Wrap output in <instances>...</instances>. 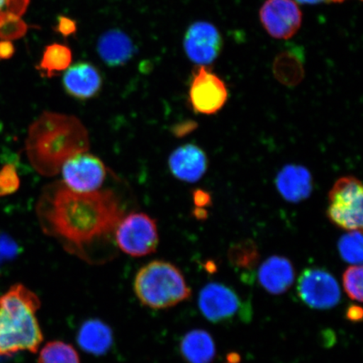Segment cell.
<instances>
[{
	"instance_id": "obj_20",
	"label": "cell",
	"mask_w": 363,
	"mask_h": 363,
	"mask_svg": "<svg viewBox=\"0 0 363 363\" xmlns=\"http://www.w3.org/2000/svg\"><path fill=\"white\" fill-rule=\"evenodd\" d=\"M78 342L84 351L94 355H102L112 345L111 330L101 320H89L81 326Z\"/></svg>"
},
{
	"instance_id": "obj_4",
	"label": "cell",
	"mask_w": 363,
	"mask_h": 363,
	"mask_svg": "<svg viewBox=\"0 0 363 363\" xmlns=\"http://www.w3.org/2000/svg\"><path fill=\"white\" fill-rule=\"evenodd\" d=\"M134 291L140 302L152 310L178 306L192 294L178 267L161 260L152 261L138 272Z\"/></svg>"
},
{
	"instance_id": "obj_15",
	"label": "cell",
	"mask_w": 363,
	"mask_h": 363,
	"mask_svg": "<svg viewBox=\"0 0 363 363\" xmlns=\"http://www.w3.org/2000/svg\"><path fill=\"white\" fill-rule=\"evenodd\" d=\"M68 94L79 99H88L101 90L102 79L99 71L89 63L80 62L68 68L62 79Z\"/></svg>"
},
{
	"instance_id": "obj_25",
	"label": "cell",
	"mask_w": 363,
	"mask_h": 363,
	"mask_svg": "<svg viewBox=\"0 0 363 363\" xmlns=\"http://www.w3.org/2000/svg\"><path fill=\"white\" fill-rule=\"evenodd\" d=\"M340 255L345 262L353 265H362V230H353L343 235L338 242Z\"/></svg>"
},
{
	"instance_id": "obj_1",
	"label": "cell",
	"mask_w": 363,
	"mask_h": 363,
	"mask_svg": "<svg viewBox=\"0 0 363 363\" xmlns=\"http://www.w3.org/2000/svg\"><path fill=\"white\" fill-rule=\"evenodd\" d=\"M124 213L112 190L79 193L63 182L48 185L36 206L44 233L82 258L87 257L86 249L115 235Z\"/></svg>"
},
{
	"instance_id": "obj_21",
	"label": "cell",
	"mask_w": 363,
	"mask_h": 363,
	"mask_svg": "<svg viewBox=\"0 0 363 363\" xmlns=\"http://www.w3.org/2000/svg\"><path fill=\"white\" fill-rule=\"evenodd\" d=\"M297 51L289 50L277 57L274 63L276 78L283 84L295 85L301 81L303 75L302 55Z\"/></svg>"
},
{
	"instance_id": "obj_6",
	"label": "cell",
	"mask_w": 363,
	"mask_h": 363,
	"mask_svg": "<svg viewBox=\"0 0 363 363\" xmlns=\"http://www.w3.org/2000/svg\"><path fill=\"white\" fill-rule=\"evenodd\" d=\"M117 246L129 256L142 257L156 251L159 242L155 220L145 213L124 216L115 233Z\"/></svg>"
},
{
	"instance_id": "obj_32",
	"label": "cell",
	"mask_w": 363,
	"mask_h": 363,
	"mask_svg": "<svg viewBox=\"0 0 363 363\" xmlns=\"http://www.w3.org/2000/svg\"><path fill=\"white\" fill-rule=\"evenodd\" d=\"M297 1L301 4H315L324 1V0H297Z\"/></svg>"
},
{
	"instance_id": "obj_13",
	"label": "cell",
	"mask_w": 363,
	"mask_h": 363,
	"mask_svg": "<svg viewBox=\"0 0 363 363\" xmlns=\"http://www.w3.org/2000/svg\"><path fill=\"white\" fill-rule=\"evenodd\" d=\"M169 165L172 174L177 179L195 183L206 174L208 160L203 150L195 145L186 144L171 154Z\"/></svg>"
},
{
	"instance_id": "obj_18",
	"label": "cell",
	"mask_w": 363,
	"mask_h": 363,
	"mask_svg": "<svg viewBox=\"0 0 363 363\" xmlns=\"http://www.w3.org/2000/svg\"><path fill=\"white\" fill-rule=\"evenodd\" d=\"M30 0H0V38L11 40L21 38L27 26L21 20Z\"/></svg>"
},
{
	"instance_id": "obj_11",
	"label": "cell",
	"mask_w": 363,
	"mask_h": 363,
	"mask_svg": "<svg viewBox=\"0 0 363 363\" xmlns=\"http://www.w3.org/2000/svg\"><path fill=\"white\" fill-rule=\"evenodd\" d=\"M260 19L272 38L289 39L301 28L302 13L293 0H267L261 9Z\"/></svg>"
},
{
	"instance_id": "obj_26",
	"label": "cell",
	"mask_w": 363,
	"mask_h": 363,
	"mask_svg": "<svg viewBox=\"0 0 363 363\" xmlns=\"http://www.w3.org/2000/svg\"><path fill=\"white\" fill-rule=\"evenodd\" d=\"M362 267L352 265L344 272L343 288L348 297L354 301H362Z\"/></svg>"
},
{
	"instance_id": "obj_8",
	"label": "cell",
	"mask_w": 363,
	"mask_h": 363,
	"mask_svg": "<svg viewBox=\"0 0 363 363\" xmlns=\"http://www.w3.org/2000/svg\"><path fill=\"white\" fill-rule=\"evenodd\" d=\"M297 293L303 303L315 310H329L338 305L340 289L328 271L307 269L299 277Z\"/></svg>"
},
{
	"instance_id": "obj_28",
	"label": "cell",
	"mask_w": 363,
	"mask_h": 363,
	"mask_svg": "<svg viewBox=\"0 0 363 363\" xmlns=\"http://www.w3.org/2000/svg\"><path fill=\"white\" fill-rule=\"evenodd\" d=\"M57 30L62 35L68 36L74 34L76 31V24L74 21L67 17H59Z\"/></svg>"
},
{
	"instance_id": "obj_19",
	"label": "cell",
	"mask_w": 363,
	"mask_h": 363,
	"mask_svg": "<svg viewBox=\"0 0 363 363\" xmlns=\"http://www.w3.org/2000/svg\"><path fill=\"white\" fill-rule=\"evenodd\" d=\"M181 352L188 363H211L216 357V344L207 331L193 330L182 340Z\"/></svg>"
},
{
	"instance_id": "obj_29",
	"label": "cell",
	"mask_w": 363,
	"mask_h": 363,
	"mask_svg": "<svg viewBox=\"0 0 363 363\" xmlns=\"http://www.w3.org/2000/svg\"><path fill=\"white\" fill-rule=\"evenodd\" d=\"M346 317L349 321L354 322V323L361 322L362 319V308L357 305L349 306L346 311Z\"/></svg>"
},
{
	"instance_id": "obj_2",
	"label": "cell",
	"mask_w": 363,
	"mask_h": 363,
	"mask_svg": "<svg viewBox=\"0 0 363 363\" xmlns=\"http://www.w3.org/2000/svg\"><path fill=\"white\" fill-rule=\"evenodd\" d=\"M89 148L88 130L78 118L49 111L31 124L26 142L31 166L45 177L57 175L68 159Z\"/></svg>"
},
{
	"instance_id": "obj_27",
	"label": "cell",
	"mask_w": 363,
	"mask_h": 363,
	"mask_svg": "<svg viewBox=\"0 0 363 363\" xmlns=\"http://www.w3.org/2000/svg\"><path fill=\"white\" fill-rule=\"evenodd\" d=\"M21 180L15 166L7 164L0 171V197L6 196L17 191Z\"/></svg>"
},
{
	"instance_id": "obj_7",
	"label": "cell",
	"mask_w": 363,
	"mask_h": 363,
	"mask_svg": "<svg viewBox=\"0 0 363 363\" xmlns=\"http://www.w3.org/2000/svg\"><path fill=\"white\" fill-rule=\"evenodd\" d=\"M199 306L203 315L216 324L225 323L249 312V308L245 306L242 298L233 289L218 283L204 286L199 293Z\"/></svg>"
},
{
	"instance_id": "obj_22",
	"label": "cell",
	"mask_w": 363,
	"mask_h": 363,
	"mask_svg": "<svg viewBox=\"0 0 363 363\" xmlns=\"http://www.w3.org/2000/svg\"><path fill=\"white\" fill-rule=\"evenodd\" d=\"M72 61L70 49L65 45L52 44L45 48L38 69L43 76L51 78L67 69Z\"/></svg>"
},
{
	"instance_id": "obj_12",
	"label": "cell",
	"mask_w": 363,
	"mask_h": 363,
	"mask_svg": "<svg viewBox=\"0 0 363 363\" xmlns=\"http://www.w3.org/2000/svg\"><path fill=\"white\" fill-rule=\"evenodd\" d=\"M222 48L219 31L210 23L196 22L189 27L184 38V49L190 60L208 65L216 59Z\"/></svg>"
},
{
	"instance_id": "obj_3",
	"label": "cell",
	"mask_w": 363,
	"mask_h": 363,
	"mask_svg": "<svg viewBox=\"0 0 363 363\" xmlns=\"http://www.w3.org/2000/svg\"><path fill=\"white\" fill-rule=\"evenodd\" d=\"M40 307L38 295L21 284L0 296V357L38 351L44 339L36 318Z\"/></svg>"
},
{
	"instance_id": "obj_23",
	"label": "cell",
	"mask_w": 363,
	"mask_h": 363,
	"mask_svg": "<svg viewBox=\"0 0 363 363\" xmlns=\"http://www.w3.org/2000/svg\"><path fill=\"white\" fill-rule=\"evenodd\" d=\"M38 363H80V358L72 345L53 340L43 347Z\"/></svg>"
},
{
	"instance_id": "obj_33",
	"label": "cell",
	"mask_w": 363,
	"mask_h": 363,
	"mask_svg": "<svg viewBox=\"0 0 363 363\" xmlns=\"http://www.w3.org/2000/svg\"><path fill=\"white\" fill-rule=\"evenodd\" d=\"M329 1L339 3L344 1V0H329Z\"/></svg>"
},
{
	"instance_id": "obj_16",
	"label": "cell",
	"mask_w": 363,
	"mask_h": 363,
	"mask_svg": "<svg viewBox=\"0 0 363 363\" xmlns=\"http://www.w3.org/2000/svg\"><path fill=\"white\" fill-rule=\"evenodd\" d=\"M276 185L286 201L298 203L310 196L312 191V177L306 167L288 165L279 172Z\"/></svg>"
},
{
	"instance_id": "obj_30",
	"label": "cell",
	"mask_w": 363,
	"mask_h": 363,
	"mask_svg": "<svg viewBox=\"0 0 363 363\" xmlns=\"http://www.w3.org/2000/svg\"><path fill=\"white\" fill-rule=\"evenodd\" d=\"M194 201L195 206L199 208L208 206V203H211L210 194L203 190H197L194 193Z\"/></svg>"
},
{
	"instance_id": "obj_24",
	"label": "cell",
	"mask_w": 363,
	"mask_h": 363,
	"mask_svg": "<svg viewBox=\"0 0 363 363\" xmlns=\"http://www.w3.org/2000/svg\"><path fill=\"white\" fill-rule=\"evenodd\" d=\"M229 259L238 269H252L259 259L257 245L250 240L235 244L229 250Z\"/></svg>"
},
{
	"instance_id": "obj_5",
	"label": "cell",
	"mask_w": 363,
	"mask_h": 363,
	"mask_svg": "<svg viewBox=\"0 0 363 363\" xmlns=\"http://www.w3.org/2000/svg\"><path fill=\"white\" fill-rule=\"evenodd\" d=\"M363 189L360 180L343 177L329 194L328 216L335 225L347 230L362 229Z\"/></svg>"
},
{
	"instance_id": "obj_17",
	"label": "cell",
	"mask_w": 363,
	"mask_h": 363,
	"mask_svg": "<svg viewBox=\"0 0 363 363\" xmlns=\"http://www.w3.org/2000/svg\"><path fill=\"white\" fill-rule=\"evenodd\" d=\"M134 45L128 35L121 30L104 33L98 43V52L102 60L111 67L125 65L134 54Z\"/></svg>"
},
{
	"instance_id": "obj_14",
	"label": "cell",
	"mask_w": 363,
	"mask_h": 363,
	"mask_svg": "<svg viewBox=\"0 0 363 363\" xmlns=\"http://www.w3.org/2000/svg\"><path fill=\"white\" fill-rule=\"evenodd\" d=\"M262 287L271 294L287 292L294 282L295 272L287 258L274 256L262 263L257 274Z\"/></svg>"
},
{
	"instance_id": "obj_10",
	"label": "cell",
	"mask_w": 363,
	"mask_h": 363,
	"mask_svg": "<svg viewBox=\"0 0 363 363\" xmlns=\"http://www.w3.org/2000/svg\"><path fill=\"white\" fill-rule=\"evenodd\" d=\"M228 99L224 81L208 68L199 67L194 71L189 89V102L194 111L213 115L220 111Z\"/></svg>"
},
{
	"instance_id": "obj_31",
	"label": "cell",
	"mask_w": 363,
	"mask_h": 363,
	"mask_svg": "<svg viewBox=\"0 0 363 363\" xmlns=\"http://www.w3.org/2000/svg\"><path fill=\"white\" fill-rule=\"evenodd\" d=\"M13 54V47L10 40L0 43V59H7Z\"/></svg>"
},
{
	"instance_id": "obj_9",
	"label": "cell",
	"mask_w": 363,
	"mask_h": 363,
	"mask_svg": "<svg viewBox=\"0 0 363 363\" xmlns=\"http://www.w3.org/2000/svg\"><path fill=\"white\" fill-rule=\"evenodd\" d=\"M63 184L79 193L96 191L106 178V167L98 157L87 152L77 154L62 167Z\"/></svg>"
}]
</instances>
